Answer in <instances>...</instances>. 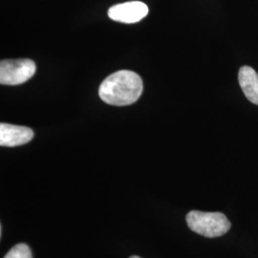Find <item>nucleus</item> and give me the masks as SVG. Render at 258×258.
<instances>
[{"label":"nucleus","instance_id":"2","mask_svg":"<svg viewBox=\"0 0 258 258\" xmlns=\"http://www.w3.org/2000/svg\"><path fill=\"white\" fill-rule=\"evenodd\" d=\"M185 219L191 231L205 237H220L231 229V222L221 212L191 211Z\"/></svg>","mask_w":258,"mask_h":258},{"label":"nucleus","instance_id":"4","mask_svg":"<svg viewBox=\"0 0 258 258\" xmlns=\"http://www.w3.org/2000/svg\"><path fill=\"white\" fill-rule=\"evenodd\" d=\"M148 7L141 1H130L112 6L108 11V17L112 20L121 23H136L146 18Z\"/></svg>","mask_w":258,"mask_h":258},{"label":"nucleus","instance_id":"5","mask_svg":"<svg viewBox=\"0 0 258 258\" xmlns=\"http://www.w3.org/2000/svg\"><path fill=\"white\" fill-rule=\"evenodd\" d=\"M34 138V131L26 126L9 123L0 124V146L14 148L29 143Z\"/></svg>","mask_w":258,"mask_h":258},{"label":"nucleus","instance_id":"6","mask_svg":"<svg viewBox=\"0 0 258 258\" xmlns=\"http://www.w3.org/2000/svg\"><path fill=\"white\" fill-rule=\"evenodd\" d=\"M238 82L242 91L249 102L258 105V74L249 66L241 67L238 73Z\"/></svg>","mask_w":258,"mask_h":258},{"label":"nucleus","instance_id":"3","mask_svg":"<svg viewBox=\"0 0 258 258\" xmlns=\"http://www.w3.org/2000/svg\"><path fill=\"white\" fill-rule=\"evenodd\" d=\"M37 67L32 59H5L0 63V83L3 85H19L26 83L35 73Z\"/></svg>","mask_w":258,"mask_h":258},{"label":"nucleus","instance_id":"1","mask_svg":"<svg viewBox=\"0 0 258 258\" xmlns=\"http://www.w3.org/2000/svg\"><path fill=\"white\" fill-rule=\"evenodd\" d=\"M144 90V84L137 73L121 70L107 77L99 88V96L110 105L124 106L137 102Z\"/></svg>","mask_w":258,"mask_h":258},{"label":"nucleus","instance_id":"7","mask_svg":"<svg viewBox=\"0 0 258 258\" xmlns=\"http://www.w3.org/2000/svg\"><path fill=\"white\" fill-rule=\"evenodd\" d=\"M4 258H33L32 251L24 243H19L10 249Z\"/></svg>","mask_w":258,"mask_h":258},{"label":"nucleus","instance_id":"8","mask_svg":"<svg viewBox=\"0 0 258 258\" xmlns=\"http://www.w3.org/2000/svg\"><path fill=\"white\" fill-rule=\"evenodd\" d=\"M129 258H141L139 257V256H136V255H133V256H130Z\"/></svg>","mask_w":258,"mask_h":258}]
</instances>
